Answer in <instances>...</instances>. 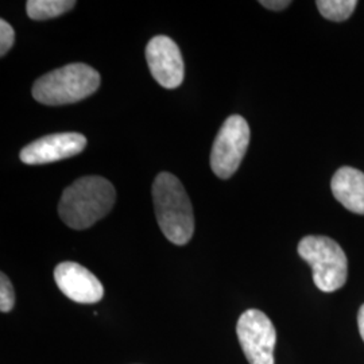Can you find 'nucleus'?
Instances as JSON below:
<instances>
[{"mask_svg": "<svg viewBox=\"0 0 364 364\" xmlns=\"http://www.w3.org/2000/svg\"><path fill=\"white\" fill-rule=\"evenodd\" d=\"M236 335L250 364H274L277 331L272 320L258 309L243 313L236 326Z\"/></svg>", "mask_w": 364, "mask_h": 364, "instance_id": "nucleus-6", "label": "nucleus"}, {"mask_svg": "<svg viewBox=\"0 0 364 364\" xmlns=\"http://www.w3.org/2000/svg\"><path fill=\"white\" fill-rule=\"evenodd\" d=\"M250 144V127L245 117H228L213 142L210 151V168L213 173L227 180L234 176L246 156Z\"/></svg>", "mask_w": 364, "mask_h": 364, "instance_id": "nucleus-5", "label": "nucleus"}, {"mask_svg": "<svg viewBox=\"0 0 364 364\" xmlns=\"http://www.w3.org/2000/svg\"><path fill=\"white\" fill-rule=\"evenodd\" d=\"M14 42H15V31L13 27L9 22L1 19L0 21V55L1 57H4L7 53L10 52Z\"/></svg>", "mask_w": 364, "mask_h": 364, "instance_id": "nucleus-14", "label": "nucleus"}, {"mask_svg": "<svg viewBox=\"0 0 364 364\" xmlns=\"http://www.w3.org/2000/svg\"><path fill=\"white\" fill-rule=\"evenodd\" d=\"M15 305V291L13 284L4 273L0 275V311L9 313L13 311Z\"/></svg>", "mask_w": 364, "mask_h": 364, "instance_id": "nucleus-13", "label": "nucleus"}, {"mask_svg": "<svg viewBox=\"0 0 364 364\" xmlns=\"http://www.w3.org/2000/svg\"><path fill=\"white\" fill-rule=\"evenodd\" d=\"M75 6L73 0H28L26 11L33 21H46L70 11Z\"/></svg>", "mask_w": 364, "mask_h": 364, "instance_id": "nucleus-11", "label": "nucleus"}, {"mask_svg": "<svg viewBox=\"0 0 364 364\" xmlns=\"http://www.w3.org/2000/svg\"><path fill=\"white\" fill-rule=\"evenodd\" d=\"M153 201L165 237L177 246L189 243L195 232V216L181 181L168 171L159 173L153 183Z\"/></svg>", "mask_w": 364, "mask_h": 364, "instance_id": "nucleus-2", "label": "nucleus"}, {"mask_svg": "<svg viewBox=\"0 0 364 364\" xmlns=\"http://www.w3.org/2000/svg\"><path fill=\"white\" fill-rule=\"evenodd\" d=\"M358 326H359L360 336H362L364 341V305H362V308L359 309V314H358Z\"/></svg>", "mask_w": 364, "mask_h": 364, "instance_id": "nucleus-16", "label": "nucleus"}, {"mask_svg": "<svg viewBox=\"0 0 364 364\" xmlns=\"http://www.w3.org/2000/svg\"><path fill=\"white\" fill-rule=\"evenodd\" d=\"M54 279L66 297L78 304H96L105 296V287L96 275L75 262L60 263Z\"/></svg>", "mask_w": 364, "mask_h": 364, "instance_id": "nucleus-9", "label": "nucleus"}, {"mask_svg": "<svg viewBox=\"0 0 364 364\" xmlns=\"http://www.w3.org/2000/svg\"><path fill=\"white\" fill-rule=\"evenodd\" d=\"M115 198V188L108 180L99 176L81 177L64 191L58 215L68 227L87 230L111 212Z\"/></svg>", "mask_w": 364, "mask_h": 364, "instance_id": "nucleus-1", "label": "nucleus"}, {"mask_svg": "<svg viewBox=\"0 0 364 364\" xmlns=\"http://www.w3.org/2000/svg\"><path fill=\"white\" fill-rule=\"evenodd\" d=\"M299 257L312 267L314 285L324 293L344 287L348 275V260L333 239L328 236H305L299 243Z\"/></svg>", "mask_w": 364, "mask_h": 364, "instance_id": "nucleus-4", "label": "nucleus"}, {"mask_svg": "<svg viewBox=\"0 0 364 364\" xmlns=\"http://www.w3.org/2000/svg\"><path fill=\"white\" fill-rule=\"evenodd\" d=\"M259 3L264 9H269V10H273V11L285 10L287 7L291 4V1H289V0H262Z\"/></svg>", "mask_w": 364, "mask_h": 364, "instance_id": "nucleus-15", "label": "nucleus"}, {"mask_svg": "<svg viewBox=\"0 0 364 364\" xmlns=\"http://www.w3.org/2000/svg\"><path fill=\"white\" fill-rule=\"evenodd\" d=\"M146 60L153 77L168 90L178 88L183 81L185 68L178 45L166 36H156L146 46Z\"/></svg>", "mask_w": 364, "mask_h": 364, "instance_id": "nucleus-7", "label": "nucleus"}, {"mask_svg": "<svg viewBox=\"0 0 364 364\" xmlns=\"http://www.w3.org/2000/svg\"><path fill=\"white\" fill-rule=\"evenodd\" d=\"M87 146V138L78 132H60L39 138L25 146L21 161L26 165H45L77 156Z\"/></svg>", "mask_w": 364, "mask_h": 364, "instance_id": "nucleus-8", "label": "nucleus"}, {"mask_svg": "<svg viewBox=\"0 0 364 364\" xmlns=\"http://www.w3.org/2000/svg\"><path fill=\"white\" fill-rule=\"evenodd\" d=\"M100 81V75L91 66L69 64L39 77L33 87V97L41 105H73L97 91Z\"/></svg>", "mask_w": 364, "mask_h": 364, "instance_id": "nucleus-3", "label": "nucleus"}, {"mask_svg": "<svg viewBox=\"0 0 364 364\" xmlns=\"http://www.w3.org/2000/svg\"><path fill=\"white\" fill-rule=\"evenodd\" d=\"M331 189L335 198L344 208L364 215V173L344 166L335 173Z\"/></svg>", "mask_w": 364, "mask_h": 364, "instance_id": "nucleus-10", "label": "nucleus"}, {"mask_svg": "<svg viewBox=\"0 0 364 364\" xmlns=\"http://www.w3.org/2000/svg\"><path fill=\"white\" fill-rule=\"evenodd\" d=\"M316 6L321 15L332 22H343L355 11L356 0H318Z\"/></svg>", "mask_w": 364, "mask_h": 364, "instance_id": "nucleus-12", "label": "nucleus"}]
</instances>
